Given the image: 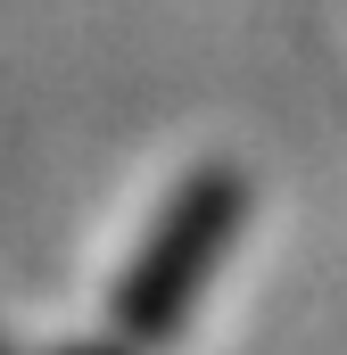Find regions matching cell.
Returning <instances> with one entry per match:
<instances>
[{"instance_id": "1", "label": "cell", "mask_w": 347, "mask_h": 355, "mask_svg": "<svg viewBox=\"0 0 347 355\" xmlns=\"http://www.w3.org/2000/svg\"><path fill=\"white\" fill-rule=\"evenodd\" d=\"M240 223H248V182L232 174V166H198V174L174 182V198L158 207V223L141 232L133 265L116 281V297H108V322H116V339L133 355L182 339L190 306L215 289Z\"/></svg>"}, {"instance_id": "2", "label": "cell", "mask_w": 347, "mask_h": 355, "mask_svg": "<svg viewBox=\"0 0 347 355\" xmlns=\"http://www.w3.org/2000/svg\"><path fill=\"white\" fill-rule=\"evenodd\" d=\"M67 355H133V347H124V339H116V347H67Z\"/></svg>"}]
</instances>
